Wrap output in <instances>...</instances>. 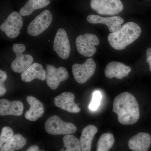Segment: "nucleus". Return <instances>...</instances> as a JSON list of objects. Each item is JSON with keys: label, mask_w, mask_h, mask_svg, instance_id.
Returning a JSON list of instances; mask_svg holds the SVG:
<instances>
[{"label": "nucleus", "mask_w": 151, "mask_h": 151, "mask_svg": "<svg viewBox=\"0 0 151 151\" xmlns=\"http://www.w3.org/2000/svg\"><path fill=\"white\" fill-rule=\"evenodd\" d=\"M113 111L118 115L119 123L123 125L136 124L140 117L137 101L129 92H123L114 99Z\"/></svg>", "instance_id": "1"}, {"label": "nucleus", "mask_w": 151, "mask_h": 151, "mask_svg": "<svg viewBox=\"0 0 151 151\" xmlns=\"http://www.w3.org/2000/svg\"><path fill=\"white\" fill-rule=\"evenodd\" d=\"M142 29L133 22L125 24L117 31L111 33L108 37L111 46L116 50H124L139 37Z\"/></svg>", "instance_id": "2"}, {"label": "nucleus", "mask_w": 151, "mask_h": 151, "mask_svg": "<svg viewBox=\"0 0 151 151\" xmlns=\"http://www.w3.org/2000/svg\"><path fill=\"white\" fill-rule=\"evenodd\" d=\"M45 129L50 134L66 135L75 133L77 128L72 123L64 122L58 116H52L45 122Z\"/></svg>", "instance_id": "3"}, {"label": "nucleus", "mask_w": 151, "mask_h": 151, "mask_svg": "<svg viewBox=\"0 0 151 151\" xmlns=\"http://www.w3.org/2000/svg\"><path fill=\"white\" fill-rule=\"evenodd\" d=\"M26 47L22 44H14L13 50L16 58L11 64V68L14 72L22 73L32 64L33 58L29 54H23Z\"/></svg>", "instance_id": "4"}, {"label": "nucleus", "mask_w": 151, "mask_h": 151, "mask_svg": "<svg viewBox=\"0 0 151 151\" xmlns=\"http://www.w3.org/2000/svg\"><path fill=\"white\" fill-rule=\"evenodd\" d=\"M100 40L95 35L85 34L77 37L76 45L77 51L85 57H92L97 51L95 46L99 45Z\"/></svg>", "instance_id": "5"}, {"label": "nucleus", "mask_w": 151, "mask_h": 151, "mask_svg": "<svg viewBox=\"0 0 151 151\" xmlns=\"http://www.w3.org/2000/svg\"><path fill=\"white\" fill-rule=\"evenodd\" d=\"M90 6L97 13L108 15L119 14L124 9L121 0H91Z\"/></svg>", "instance_id": "6"}, {"label": "nucleus", "mask_w": 151, "mask_h": 151, "mask_svg": "<svg viewBox=\"0 0 151 151\" xmlns=\"http://www.w3.org/2000/svg\"><path fill=\"white\" fill-rule=\"evenodd\" d=\"M52 20L50 11L45 10L30 23L27 29L28 34L32 36L40 35L48 28Z\"/></svg>", "instance_id": "7"}, {"label": "nucleus", "mask_w": 151, "mask_h": 151, "mask_svg": "<svg viewBox=\"0 0 151 151\" xmlns=\"http://www.w3.org/2000/svg\"><path fill=\"white\" fill-rule=\"evenodd\" d=\"M96 68V63L91 58H88L82 64H73L72 72L76 81L79 84L86 83L94 75Z\"/></svg>", "instance_id": "8"}, {"label": "nucleus", "mask_w": 151, "mask_h": 151, "mask_svg": "<svg viewBox=\"0 0 151 151\" xmlns=\"http://www.w3.org/2000/svg\"><path fill=\"white\" fill-rule=\"evenodd\" d=\"M23 26V20L21 15L17 12H13L9 15L0 29L5 33L8 37L15 38L18 36Z\"/></svg>", "instance_id": "9"}, {"label": "nucleus", "mask_w": 151, "mask_h": 151, "mask_svg": "<svg viewBox=\"0 0 151 151\" xmlns=\"http://www.w3.org/2000/svg\"><path fill=\"white\" fill-rule=\"evenodd\" d=\"M68 77V72L65 68H56L52 65H46L45 79L47 86L52 90L56 89L60 82L65 81Z\"/></svg>", "instance_id": "10"}, {"label": "nucleus", "mask_w": 151, "mask_h": 151, "mask_svg": "<svg viewBox=\"0 0 151 151\" xmlns=\"http://www.w3.org/2000/svg\"><path fill=\"white\" fill-rule=\"evenodd\" d=\"M53 50L63 59H67L70 55V42L67 33L63 29L57 31L54 40Z\"/></svg>", "instance_id": "11"}, {"label": "nucleus", "mask_w": 151, "mask_h": 151, "mask_svg": "<svg viewBox=\"0 0 151 151\" xmlns=\"http://www.w3.org/2000/svg\"><path fill=\"white\" fill-rule=\"evenodd\" d=\"M75 96L71 92H64L55 97L54 103L55 106L62 110L71 113L80 112V108L74 102Z\"/></svg>", "instance_id": "12"}, {"label": "nucleus", "mask_w": 151, "mask_h": 151, "mask_svg": "<svg viewBox=\"0 0 151 151\" xmlns=\"http://www.w3.org/2000/svg\"><path fill=\"white\" fill-rule=\"evenodd\" d=\"M87 22L90 23L102 24L108 26L111 33L115 32L121 27V24L124 23V19L121 17L115 16L110 17H103L97 15H89L87 17Z\"/></svg>", "instance_id": "13"}, {"label": "nucleus", "mask_w": 151, "mask_h": 151, "mask_svg": "<svg viewBox=\"0 0 151 151\" xmlns=\"http://www.w3.org/2000/svg\"><path fill=\"white\" fill-rule=\"evenodd\" d=\"M131 71V68L124 63L117 61H112L106 65L105 74V76L108 78L122 79L129 75Z\"/></svg>", "instance_id": "14"}, {"label": "nucleus", "mask_w": 151, "mask_h": 151, "mask_svg": "<svg viewBox=\"0 0 151 151\" xmlns=\"http://www.w3.org/2000/svg\"><path fill=\"white\" fill-rule=\"evenodd\" d=\"M151 144V137L148 133L140 132L130 139L128 146L133 151H148Z\"/></svg>", "instance_id": "15"}, {"label": "nucleus", "mask_w": 151, "mask_h": 151, "mask_svg": "<svg viewBox=\"0 0 151 151\" xmlns=\"http://www.w3.org/2000/svg\"><path fill=\"white\" fill-rule=\"evenodd\" d=\"M24 105L21 101L12 102L5 99L0 100V115L1 116H20L22 114Z\"/></svg>", "instance_id": "16"}, {"label": "nucleus", "mask_w": 151, "mask_h": 151, "mask_svg": "<svg viewBox=\"0 0 151 151\" xmlns=\"http://www.w3.org/2000/svg\"><path fill=\"white\" fill-rule=\"evenodd\" d=\"M27 101L30 105V108L25 113V118L31 122H36L44 113L43 104L39 100L31 96H27Z\"/></svg>", "instance_id": "17"}, {"label": "nucleus", "mask_w": 151, "mask_h": 151, "mask_svg": "<svg viewBox=\"0 0 151 151\" xmlns=\"http://www.w3.org/2000/svg\"><path fill=\"white\" fill-rule=\"evenodd\" d=\"M22 81L29 82L34 79H37L44 81L46 78V71L41 64L35 63H33L28 69L21 74Z\"/></svg>", "instance_id": "18"}, {"label": "nucleus", "mask_w": 151, "mask_h": 151, "mask_svg": "<svg viewBox=\"0 0 151 151\" xmlns=\"http://www.w3.org/2000/svg\"><path fill=\"white\" fill-rule=\"evenodd\" d=\"M97 132L94 125H88L83 129L80 139L82 151H91L92 140Z\"/></svg>", "instance_id": "19"}, {"label": "nucleus", "mask_w": 151, "mask_h": 151, "mask_svg": "<svg viewBox=\"0 0 151 151\" xmlns=\"http://www.w3.org/2000/svg\"><path fill=\"white\" fill-rule=\"evenodd\" d=\"M49 0H28L19 11L22 16H27L32 13L34 11L43 8L50 4Z\"/></svg>", "instance_id": "20"}, {"label": "nucleus", "mask_w": 151, "mask_h": 151, "mask_svg": "<svg viewBox=\"0 0 151 151\" xmlns=\"http://www.w3.org/2000/svg\"><path fill=\"white\" fill-rule=\"evenodd\" d=\"M27 143V139L20 134L14 135L1 147L0 151H15L22 148Z\"/></svg>", "instance_id": "21"}, {"label": "nucleus", "mask_w": 151, "mask_h": 151, "mask_svg": "<svg viewBox=\"0 0 151 151\" xmlns=\"http://www.w3.org/2000/svg\"><path fill=\"white\" fill-rule=\"evenodd\" d=\"M63 141L64 147L59 151H82L80 140L73 135H65Z\"/></svg>", "instance_id": "22"}, {"label": "nucleus", "mask_w": 151, "mask_h": 151, "mask_svg": "<svg viewBox=\"0 0 151 151\" xmlns=\"http://www.w3.org/2000/svg\"><path fill=\"white\" fill-rule=\"evenodd\" d=\"M114 142L115 138L112 134H103L98 140L96 151H109L113 147Z\"/></svg>", "instance_id": "23"}, {"label": "nucleus", "mask_w": 151, "mask_h": 151, "mask_svg": "<svg viewBox=\"0 0 151 151\" xmlns=\"http://www.w3.org/2000/svg\"><path fill=\"white\" fill-rule=\"evenodd\" d=\"M14 136L13 130L10 127H5L3 128L0 136V147Z\"/></svg>", "instance_id": "24"}, {"label": "nucleus", "mask_w": 151, "mask_h": 151, "mask_svg": "<svg viewBox=\"0 0 151 151\" xmlns=\"http://www.w3.org/2000/svg\"><path fill=\"white\" fill-rule=\"evenodd\" d=\"M102 98V95L100 91H94L92 94V101L89 105V109L92 111H96L100 105Z\"/></svg>", "instance_id": "25"}, {"label": "nucleus", "mask_w": 151, "mask_h": 151, "mask_svg": "<svg viewBox=\"0 0 151 151\" xmlns=\"http://www.w3.org/2000/svg\"><path fill=\"white\" fill-rule=\"evenodd\" d=\"M7 77L6 73L5 71L0 70V96L2 97L6 92V89L4 86V82Z\"/></svg>", "instance_id": "26"}, {"label": "nucleus", "mask_w": 151, "mask_h": 151, "mask_svg": "<svg viewBox=\"0 0 151 151\" xmlns=\"http://www.w3.org/2000/svg\"><path fill=\"white\" fill-rule=\"evenodd\" d=\"M147 62L149 63L150 70L151 71V48H148L147 50Z\"/></svg>", "instance_id": "27"}, {"label": "nucleus", "mask_w": 151, "mask_h": 151, "mask_svg": "<svg viewBox=\"0 0 151 151\" xmlns=\"http://www.w3.org/2000/svg\"><path fill=\"white\" fill-rule=\"evenodd\" d=\"M26 151H45L43 150H40L39 148V147L37 145H34L29 147V148L27 149Z\"/></svg>", "instance_id": "28"}]
</instances>
